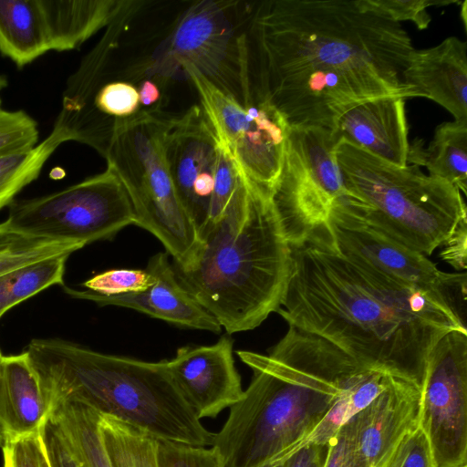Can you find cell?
Instances as JSON below:
<instances>
[{
  "instance_id": "60d3db41",
  "label": "cell",
  "mask_w": 467,
  "mask_h": 467,
  "mask_svg": "<svg viewBox=\"0 0 467 467\" xmlns=\"http://www.w3.org/2000/svg\"><path fill=\"white\" fill-rule=\"evenodd\" d=\"M260 467H283V459L269 462Z\"/></svg>"
},
{
  "instance_id": "f35d334b",
  "label": "cell",
  "mask_w": 467,
  "mask_h": 467,
  "mask_svg": "<svg viewBox=\"0 0 467 467\" xmlns=\"http://www.w3.org/2000/svg\"><path fill=\"white\" fill-rule=\"evenodd\" d=\"M137 90L140 97V109H159L157 102L160 100L161 92L156 82L150 79L142 80Z\"/></svg>"
},
{
  "instance_id": "7402d4cb",
  "label": "cell",
  "mask_w": 467,
  "mask_h": 467,
  "mask_svg": "<svg viewBox=\"0 0 467 467\" xmlns=\"http://www.w3.org/2000/svg\"><path fill=\"white\" fill-rule=\"evenodd\" d=\"M422 140L409 144L407 164L423 166L429 175L444 180L467 194V121L439 125L427 148Z\"/></svg>"
},
{
  "instance_id": "4316f807",
  "label": "cell",
  "mask_w": 467,
  "mask_h": 467,
  "mask_svg": "<svg viewBox=\"0 0 467 467\" xmlns=\"http://www.w3.org/2000/svg\"><path fill=\"white\" fill-rule=\"evenodd\" d=\"M64 143L51 132L34 148L0 155V210L10 205L16 194L35 181L54 151Z\"/></svg>"
},
{
  "instance_id": "5bb4252c",
  "label": "cell",
  "mask_w": 467,
  "mask_h": 467,
  "mask_svg": "<svg viewBox=\"0 0 467 467\" xmlns=\"http://www.w3.org/2000/svg\"><path fill=\"white\" fill-rule=\"evenodd\" d=\"M220 140L202 107L172 116L165 156L176 194L198 234L209 221Z\"/></svg>"
},
{
  "instance_id": "1f68e13d",
  "label": "cell",
  "mask_w": 467,
  "mask_h": 467,
  "mask_svg": "<svg viewBox=\"0 0 467 467\" xmlns=\"http://www.w3.org/2000/svg\"><path fill=\"white\" fill-rule=\"evenodd\" d=\"M156 440L157 467H219L213 449Z\"/></svg>"
},
{
  "instance_id": "9a60e30c",
  "label": "cell",
  "mask_w": 467,
  "mask_h": 467,
  "mask_svg": "<svg viewBox=\"0 0 467 467\" xmlns=\"http://www.w3.org/2000/svg\"><path fill=\"white\" fill-rule=\"evenodd\" d=\"M420 389L396 378L337 432L363 467H379L400 441L419 426Z\"/></svg>"
},
{
  "instance_id": "ac0fdd59",
  "label": "cell",
  "mask_w": 467,
  "mask_h": 467,
  "mask_svg": "<svg viewBox=\"0 0 467 467\" xmlns=\"http://www.w3.org/2000/svg\"><path fill=\"white\" fill-rule=\"evenodd\" d=\"M331 133L337 143L346 141L395 165H407L404 98L384 96L353 104L338 116Z\"/></svg>"
},
{
  "instance_id": "2e32d148",
  "label": "cell",
  "mask_w": 467,
  "mask_h": 467,
  "mask_svg": "<svg viewBox=\"0 0 467 467\" xmlns=\"http://www.w3.org/2000/svg\"><path fill=\"white\" fill-rule=\"evenodd\" d=\"M167 369L199 420L217 417L243 396L241 377L233 357V340L221 337L210 346L182 347Z\"/></svg>"
},
{
  "instance_id": "836d02e7",
  "label": "cell",
  "mask_w": 467,
  "mask_h": 467,
  "mask_svg": "<svg viewBox=\"0 0 467 467\" xmlns=\"http://www.w3.org/2000/svg\"><path fill=\"white\" fill-rule=\"evenodd\" d=\"M2 451L3 467H51L39 431L6 439Z\"/></svg>"
},
{
  "instance_id": "484cf974",
  "label": "cell",
  "mask_w": 467,
  "mask_h": 467,
  "mask_svg": "<svg viewBox=\"0 0 467 467\" xmlns=\"http://www.w3.org/2000/svg\"><path fill=\"white\" fill-rule=\"evenodd\" d=\"M99 428L112 467H157L154 438L130 424L102 415Z\"/></svg>"
},
{
  "instance_id": "b9f144b4",
  "label": "cell",
  "mask_w": 467,
  "mask_h": 467,
  "mask_svg": "<svg viewBox=\"0 0 467 467\" xmlns=\"http://www.w3.org/2000/svg\"><path fill=\"white\" fill-rule=\"evenodd\" d=\"M8 85L7 78L5 75L0 74V91L5 88Z\"/></svg>"
},
{
  "instance_id": "52a82bcc",
  "label": "cell",
  "mask_w": 467,
  "mask_h": 467,
  "mask_svg": "<svg viewBox=\"0 0 467 467\" xmlns=\"http://www.w3.org/2000/svg\"><path fill=\"white\" fill-rule=\"evenodd\" d=\"M171 117L160 109H140L118 120L104 157L129 194L134 224L161 242L175 269H185L197 254L200 238L168 169L164 144Z\"/></svg>"
},
{
  "instance_id": "5b68a950",
  "label": "cell",
  "mask_w": 467,
  "mask_h": 467,
  "mask_svg": "<svg viewBox=\"0 0 467 467\" xmlns=\"http://www.w3.org/2000/svg\"><path fill=\"white\" fill-rule=\"evenodd\" d=\"M51 405L80 402L158 440L205 447L209 431L187 404L166 360L97 352L61 339H34L25 351Z\"/></svg>"
},
{
  "instance_id": "74e56055",
  "label": "cell",
  "mask_w": 467,
  "mask_h": 467,
  "mask_svg": "<svg viewBox=\"0 0 467 467\" xmlns=\"http://www.w3.org/2000/svg\"><path fill=\"white\" fill-rule=\"evenodd\" d=\"M325 467H363L359 464L343 440L335 435L330 441V449Z\"/></svg>"
},
{
  "instance_id": "ab89813d",
  "label": "cell",
  "mask_w": 467,
  "mask_h": 467,
  "mask_svg": "<svg viewBox=\"0 0 467 467\" xmlns=\"http://www.w3.org/2000/svg\"><path fill=\"white\" fill-rule=\"evenodd\" d=\"M462 24L464 26V28H467V1L464 0L461 6V12H460Z\"/></svg>"
},
{
  "instance_id": "3957f363",
  "label": "cell",
  "mask_w": 467,
  "mask_h": 467,
  "mask_svg": "<svg viewBox=\"0 0 467 467\" xmlns=\"http://www.w3.org/2000/svg\"><path fill=\"white\" fill-rule=\"evenodd\" d=\"M237 354L253 378L214 433L219 467H260L285 458L317 429L358 370L344 351L289 326L268 355Z\"/></svg>"
},
{
  "instance_id": "7a4b0ae2",
  "label": "cell",
  "mask_w": 467,
  "mask_h": 467,
  "mask_svg": "<svg viewBox=\"0 0 467 467\" xmlns=\"http://www.w3.org/2000/svg\"><path fill=\"white\" fill-rule=\"evenodd\" d=\"M289 244L290 275L277 313L365 366L421 389L440 338L467 332L440 301L341 254L325 223Z\"/></svg>"
},
{
  "instance_id": "ee69618b",
  "label": "cell",
  "mask_w": 467,
  "mask_h": 467,
  "mask_svg": "<svg viewBox=\"0 0 467 467\" xmlns=\"http://www.w3.org/2000/svg\"><path fill=\"white\" fill-rule=\"evenodd\" d=\"M1 356H2V354H1V352H0V358H1Z\"/></svg>"
},
{
  "instance_id": "d4e9b609",
  "label": "cell",
  "mask_w": 467,
  "mask_h": 467,
  "mask_svg": "<svg viewBox=\"0 0 467 467\" xmlns=\"http://www.w3.org/2000/svg\"><path fill=\"white\" fill-rule=\"evenodd\" d=\"M69 255L48 257L0 275V317L11 307L54 285H63Z\"/></svg>"
},
{
  "instance_id": "d590c367",
  "label": "cell",
  "mask_w": 467,
  "mask_h": 467,
  "mask_svg": "<svg viewBox=\"0 0 467 467\" xmlns=\"http://www.w3.org/2000/svg\"><path fill=\"white\" fill-rule=\"evenodd\" d=\"M441 246V259L455 270L464 271L467 267V219L459 223Z\"/></svg>"
},
{
  "instance_id": "d6986e66",
  "label": "cell",
  "mask_w": 467,
  "mask_h": 467,
  "mask_svg": "<svg viewBox=\"0 0 467 467\" xmlns=\"http://www.w3.org/2000/svg\"><path fill=\"white\" fill-rule=\"evenodd\" d=\"M404 81L420 97L447 109L457 121H467V44L449 36L437 46L412 49L403 70Z\"/></svg>"
},
{
  "instance_id": "8992f818",
  "label": "cell",
  "mask_w": 467,
  "mask_h": 467,
  "mask_svg": "<svg viewBox=\"0 0 467 467\" xmlns=\"http://www.w3.org/2000/svg\"><path fill=\"white\" fill-rule=\"evenodd\" d=\"M336 161L349 200L370 223L409 247L431 255L467 219L462 192L426 175L419 166H398L346 141Z\"/></svg>"
},
{
  "instance_id": "ba28073f",
  "label": "cell",
  "mask_w": 467,
  "mask_h": 467,
  "mask_svg": "<svg viewBox=\"0 0 467 467\" xmlns=\"http://www.w3.org/2000/svg\"><path fill=\"white\" fill-rule=\"evenodd\" d=\"M135 223L129 194L116 173L107 169L59 192L28 200L14 201L5 230L81 246L113 237Z\"/></svg>"
},
{
  "instance_id": "30bf717a",
  "label": "cell",
  "mask_w": 467,
  "mask_h": 467,
  "mask_svg": "<svg viewBox=\"0 0 467 467\" xmlns=\"http://www.w3.org/2000/svg\"><path fill=\"white\" fill-rule=\"evenodd\" d=\"M337 249L380 275L415 287L449 307L466 322V273H446L423 254L367 220L348 198L325 223Z\"/></svg>"
},
{
  "instance_id": "e575fe53",
  "label": "cell",
  "mask_w": 467,
  "mask_h": 467,
  "mask_svg": "<svg viewBox=\"0 0 467 467\" xmlns=\"http://www.w3.org/2000/svg\"><path fill=\"white\" fill-rule=\"evenodd\" d=\"M51 467H79L56 421L48 416L39 429Z\"/></svg>"
},
{
  "instance_id": "8fae6325",
  "label": "cell",
  "mask_w": 467,
  "mask_h": 467,
  "mask_svg": "<svg viewBox=\"0 0 467 467\" xmlns=\"http://www.w3.org/2000/svg\"><path fill=\"white\" fill-rule=\"evenodd\" d=\"M181 67L193 84L201 107L246 179L270 194L281 171L288 127L253 89L239 102L211 84L193 66Z\"/></svg>"
},
{
  "instance_id": "44dd1931",
  "label": "cell",
  "mask_w": 467,
  "mask_h": 467,
  "mask_svg": "<svg viewBox=\"0 0 467 467\" xmlns=\"http://www.w3.org/2000/svg\"><path fill=\"white\" fill-rule=\"evenodd\" d=\"M50 50L78 48L101 28L108 26L129 1L38 0Z\"/></svg>"
},
{
  "instance_id": "ffe728a7",
  "label": "cell",
  "mask_w": 467,
  "mask_h": 467,
  "mask_svg": "<svg viewBox=\"0 0 467 467\" xmlns=\"http://www.w3.org/2000/svg\"><path fill=\"white\" fill-rule=\"evenodd\" d=\"M52 405L26 352L0 358V423L6 439L39 431Z\"/></svg>"
},
{
  "instance_id": "9c48e42d",
  "label": "cell",
  "mask_w": 467,
  "mask_h": 467,
  "mask_svg": "<svg viewBox=\"0 0 467 467\" xmlns=\"http://www.w3.org/2000/svg\"><path fill=\"white\" fill-rule=\"evenodd\" d=\"M330 130L288 128L283 163L270 198L289 244L324 224L348 198L336 161Z\"/></svg>"
},
{
  "instance_id": "f546056e",
  "label": "cell",
  "mask_w": 467,
  "mask_h": 467,
  "mask_svg": "<svg viewBox=\"0 0 467 467\" xmlns=\"http://www.w3.org/2000/svg\"><path fill=\"white\" fill-rule=\"evenodd\" d=\"M36 121L23 110H7L0 99V155L30 150L37 145Z\"/></svg>"
},
{
  "instance_id": "4dcf8cb0",
  "label": "cell",
  "mask_w": 467,
  "mask_h": 467,
  "mask_svg": "<svg viewBox=\"0 0 467 467\" xmlns=\"http://www.w3.org/2000/svg\"><path fill=\"white\" fill-rule=\"evenodd\" d=\"M153 283V275L146 269H112L96 275L83 285L93 293L115 296L143 292Z\"/></svg>"
},
{
  "instance_id": "d6a6232c",
  "label": "cell",
  "mask_w": 467,
  "mask_h": 467,
  "mask_svg": "<svg viewBox=\"0 0 467 467\" xmlns=\"http://www.w3.org/2000/svg\"><path fill=\"white\" fill-rule=\"evenodd\" d=\"M379 467H435L430 443L420 426L400 441Z\"/></svg>"
},
{
  "instance_id": "4fadbf2b",
  "label": "cell",
  "mask_w": 467,
  "mask_h": 467,
  "mask_svg": "<svg viewBox=\"0 0 467 467\" xmlns=\"http://www.w3.org/2000/svg\"><path fill=\"white\" fill-rule=\"evenodd\" d=\"M232 2H196L180 17L170 37L171 61L193 66L223 93L244 101L250 88L245 34L234 35Z\"/></svg>"
},
{
  "instance_id": "7c38bea8",
  "label": "cell",
  "mask_w": 467,
  "mask_h": 467,
  "mask_svg": "<svg viewBox=\"0 0 467 467\" xmlns=\"http://www.w3.org/2000/svg\"><path fill=\"white\" fill-rule=\"evenodd\" d=\"M419 426L435 467H467V332H448L432 348L420 389Z\"/></svg>"
},
{
  "instance_id": "7bdbcfd3",
  "label": "cell",
  "mask_w": 467,
  "mask_h": 467,
  "mask_svg": "<svg viewBox=\"0 0 467 467\" xmlns=\"http://www.w3.org/2000/svg\"><path fill=\"white\" fill-rule=\"evenodd\" d=\"M5 440H6V435H5V430L2 426V424L0 423V447H2L4 445V443L5 442Z\"/></svg>"
},
{
  "instance_id": "277c9868",
  "label": "cell",
  "mask_w": 467,
  "mask_h": 467,
  "mask_svg": "<svg viewBox=\"0 0 467 467\" xmlns=\"http://www.w3.org/2000/svg\"><path fill=\"white\" fill-rule=\"evenodd\" d=\"M181 285L228 334L259 327L281 306L291 249L270 194L247 179L223 214L199 234Z\"/></svg>"
},
{
  "instance_id": "8d00e7d4",
  "label": "cell",
  "mask_w": 467,
  "mask_h": 467,
  "mask_svg": "<svg viewBox=\"0 0 467 467\" xmlns=\"http://www.w3.org/2000/svg\"><path fill=\"white\" fill-rule=\"evenodd\" d=\"M329 443L306 442L283 458V467H325Z\"/></svg>"
},
{
  "instance_id": "83f0119b",
  "label": "cell",
  "mask_w": 467,
  "mask_h": 467,
  "mask_svg": "<svg viewBox=\"0 0 467 467\" xmlns=\"http://www.w3.org/2000/svg\"><path fill=\"white\" fill-rule=\"evenodd\" d=\"M80 244L27 236L0 226V275L48 257L68 254Z\"/></svg>"
},
{
  "instance_id": "e0dca14e",
  "label": "cell",
  "mask_w": 467,
  "mask_h": 467,
  "mask_svg": "<svg viewBox=\"0 0 467 467\" xmlns=\"http://www.w3.org/2000/svg\"><path fill=\"white\" fill-rule=\"evenodd\" d=\"M146 270L153 275L154 283L143 292L106 296L88 289L65 287V291L73 297L100 306H124L177 326L221 332L219 322L181 285L168 260V253L153 255Z\"/></svg>"
},
{
  "instance_id": "6da1fadb",
  "label": "cell",
  "mask_w": 467,
  "mask_h": 467,
  "mask_svg": "<svg viewBox=\"0 0 467 467\" xmlns=\"http://www.w3.org/2000/svg\"><path fill=\"white\" fill-rule=\"evenodd\" d=\"M244 34L251 85L288 128L331 131L353 104L420 97L403 79L410 36L356 0L258 2Z\"/></svg>"
},
{
  "instance_id": "603a6c76",
  "label": "cell",
  "mask_w": 467,
  "mask_h": 467,
  "mask_svg": "<svg viewBox=\"0 0 467 467\" xmlns=\"http://www.w3.org/2000/svg\"><path fill=\"white\" fill-rule=\"evenodd\" d=\"M48 51L38 0H0V53L23 67Z\"/></svg>"
},
{
  "instance_id": "f1b7e54d",
  "label": "cell",
  "mask_w": 467,
  "mask_h": 467,
  "mask_svg": "<svg viewBox=\"0 0 467 467\" xmlns=\"http://www.w3.org/2000/svg\"><path fill=\"white\" fill-rule=\"evenodd\" d=\"M356 3L361 10L393 22L411 21L420 30L427 28L431 20L428 7L460 4L456 0H356Z\"/></svg>"
},
{
  "instance_id": "cb8c5ba5",
  "label": "cell",
  "mask_w": 467,
  "mask_h": 467,
  "mask_svg": "<svg viewBox=\"0 0 467 467\" xmlns=\"http://www.w3.org/2000/svg\"><path fill=\"white\" fill-rule=\"evenodd\" d=\"M49 415L79 467H112L100 433L99 413L76 400H61L52 405Z\"/></svg>"
}]
</instances>
